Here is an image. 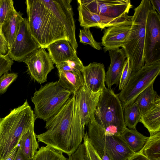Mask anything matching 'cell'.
<instances>
[{"label":"cell","instance_id":"obj_2","mask_svg":"<svg viewBox=\"0 0 160 160\" xmlns=\"http://www.w3.org/2000/svg\"><path fill=\"white\" fill-rule=\"evenodd\" d=\"M46 122L47 131L36 135L38 142H43L68 156L82 144L85 130L81 122L75 94Z\"/></svg>","mask_w":160,"mask_h":160},{"label":"cell","instance_id":"obj_13","mask_svg":"<svg viewBox=\"0 0 160 160\" xmlns=\"http://www.w3.org/2000/svg\"><path fill=\"white\" fill-rule=\"evenodd\" d=\"M32 78L40 83L47 81L48 74L54 68L45 48H40L31 53L23 62Z\"/></svg>","mask_w":160,"mask_h":160},{"label":"cell","instance_id":"obj_27","mask_svg":"<svg viewBox=\"0 0 160 160\" xmlns=\"http://www.w3.org/2000/svg\"><path fill=\"white\" fill-rule=\"evenodd\" d=\"M33 158V160H68L63 152L46 145L38 149Z\"/></svg>","mask_w":160,"mask_h":160},{"label":"cell","instance_id":"obj_36","mask_svg":"<svg viewBox=\"0 0 160 160\" xmlns=\"http://www.w3.org/2000/svg\"><path fill=\"white\" fill-rule=\"evenodd\" d=\"M14 160H33V158H27L23 154L20 148L18 146L17 153Z\"/></svg>","mask_w":160,"mask_h":160},{"label":"cell","instance_id":"obj_9","mask_svg":"<svg viewBox=\"0 0 160 160\" xmlns=\"http://www.w3.org/2000/svg\"><path fill=\"white\" fill-rule=\"evenodd\" d=\"M144 55L145 66L160 61V15L153 8L146 24Z\"/></svg>","mask_w":160,"mask_h":160},{"label":"cell","instance_id":"obj_8","mask_svg":"<svg viewBox=\"0 0 160 160\" xmlns=\"http://www.w3.org/2000/svg\"><path fill=\"white\" fill-rule=\"evenodd\" d=\"M160 72V61L152 65L144 66L132 74L124 88L118 95L123 108L133 103L138 96L154 83Z\"/></svg>","mask_w":160,"mask_h":160},{"label":"cell","instance_id":"obj_30","mask_svg":"<svg viewBox=\"0 0 160 160\" xmlns=\"http://www.w3.org/2000/svg\"><path fill=\"white\" fill-rule=\"evenodd\" d=\"M132 75V70L129 59L127 58L120 76L118 90L122 91L126 86Z\"/></svg>","mask_w":160,"mask_h":160},{"label":"cell","instance_id":"obj_16","mask_svg":"<svg viewBox=\"0 0 160 160\" xmlns=\"http://www.w3.org/2000/svg\"><path fill=\"white\" fill-rule=\"evenodd\" d=\"M131 25H119L104 28L101 43L104 52L121 47L128 35Z\"/></svg>","mask_w":160,"mask_h":160},{"label":"cell","instance_id":"obj_15","mask_svg":"<svg viewBox=\"0 0 160 160\" xmlns=\"http://www.w3.org/2000/svg\"><path fill=\"white\" fill-rule=\"evenodd\" d=\"M84 85L93 92L102 90L105 86V71L103 63L93 62L84 66L81 71Z\"/></svg>","mask_w":160,"mask_h":160},{"label":"cell","instance_id":"obj_19","mask_svg":"<svg viewBox=\"0 0 160 160\" xmlns=\"http://www.w3.org/2000/svg\"><path fill=\"white\" fill-rule=\"evenodd\" d=\"M24 18L13 5L8 12L1 27V33L7 42L9 49L19 30Z\"/></svg>","mask_w":160,"mask_h":160},{"label":"cell","instance_id":"obj_37","mask_svg":"<svg viewBox=\"0 0 160 160\" xmlns=\"http://www.w3.org/2000/svg\"><path fill=\"white\" fill-rule=\"evenodd\" d=\"M127 160H149L139 152L134 153Z\"/></svg>","mask_w":160,"mask_h":160},{"label":"cell","instance_id":"obj_11","mask_svg":"<svg viewBox=\"0 0 160 160\" xmlns=\"http://www.w3.org/2000/svg\"><path fill=\"white\" fill-rule=\"evenodd\" d=\"M92 12L111 18L128 14L132 7L129 0H78Z\"/></svg>","mask_w":160,"mask_h":160},{"label":"cell","instance_id":"obj_34","mask_svg":"<svg viewBox=\"0 0 160 160\" xmlns=\"http://www.w3.org/2000/svg\"><path fill=\"white\" fill-rule=\"evenodd\" d=\"M13 63V61L7 53L5 55L0 54V78L4 73L11 71Z\"/></svg>","mask_w":160,"mask_h":160},{"label":"cell","instance_id":"obj_24","mask_svg":"<svg viewBox=\"0 0 160 160\" xmlns=\"http://www.w3.org/2000/svg\"><path fill=\"white\" fill-rule=\"evenodd\" d=\"M139 152L149 160H160V132L150 135Z\"/></svg>","mask_w":160,"mask_h":160},{"label":"cell","instance_id":"obj_33","mask_svg":"<svg viewBox=\"0 0 160 160\" xmlns=\"http://www.w3.org/2000/svg\"><path fill=\"white\" fill-rule=\"evenodd\" d=\"M84 144L90 160H102L93 147L88 137L86 132L83 137Z\"/></svg>","mask_w":160,"mask_h":160},{"label":"cell","instance_id":"obj_23","mask_svg":"<svg viewBox=\"0 0 160 160\" xmlns=\"http://www.w3.org/2000/svg\"><path fill=\"white\" fill-rule=\"evenodd\" d=\"M34 128L31 129L25 133L18 143L22 153L28 158H33L38 149L39 148Z\"/></svg>","mask_w":160,"mask_h":160},{"label":"cell","instance_id":"obj_17","mask_svg":"<svg viewBox=\"0 0 160 160\" xmlns=\"http://www.w3.org/2000/svg\"><path fill=\"white\" fill-rule=\"evenodd\" d=\"M108 51L110 64L105 73V82L108 88H110L113 85L118 84L127 57L122 48Z\"/></svg>","mask_w":160,"mask_h":160},{"label":"cell","instance_id":"obj_31","mask_svg":"<svg viewBox=\"0 0 160 160\" xmlns=\"http://www.w3.org/2000/svg\"><path fill=\"white\" fill-rule=\"evenodd\" d=\"M18 75L14 72H7L0 78V95L4 93L9 85L17 78Z\"/></svg>","mask_w":160,"mask_h":160},{"label":"cell","instance_id":"obj_35","mask_svg":"<svg viewBox=\"0 0 160 160\" xmlns=\"http://www.w3.org/2000/svg\"><path fill=\"white\" fill-rule=\"evenodd\" d=\"M8 43L3 36L0 33V54H6L8 51Z\"/></svg>","mask_w":160,"mask_h":160},{"label":"cell","instance_id":"obj_4","mask_svg":"<svg viewBox=\"0 0 160 160\" xmlns=\"http://www.w3.org/2000/svg\"><path fill=\"white\" fill-rule=\"evenodd\" d=\"M153 8L149 0H142L134 9L129 33L121 47L129 59L132 74L144 65V49L146 24Z\"/></svg>","mask_w":160,"mask_h":160},{"label":"cell","instance_id":"obj_14","mask_svg":"<svg viewBox=\"0 0 160 160\" xmlns=\"http://www.w3.org/2000/svg\"><path fill=\"white\" fill-rule=\"evenodd\" d=\"M102 92V90L92 92L84 85L75 94L81 122L84 130L85 126L95 118V109Z\"/></svg>","mask_w":160,"mask_h":160},{"label":"cell","instance_id":"obj_20","mask_svg":"<svg viewBox=\"0 0 160 160\" xmlns=\"http://www.w3.org/2000/svg\"><path fill=\"white\" fill-rule=\"evenodd\" d=\"M139 122L148 130L150 135L160 132V97L154 104L141 117Z\"/></svg>","mask_w":160,"mask_h":160},{"label":"cell","instance_id":"obj_1","mask_svg":"<svg viewBox=\"0 0 160 160\" xmlns=\"http://www.w3.org/2000/svg\"><path fill=\"white\" fill-rule=\"evenodd\" d=\"M72 0H26L27 21L31 33L41 48L60 40H68L77 52Z\"/></svg>","mask_w":160,"mask_h":160},{"label":"cell","instance_id":"obj_39","mask_svg":"<svg viewBox=\"0 0 160 160\" xmlns=\"http://www.w3.org/2000/svg\"><path fill=\"white\" fill-rule=\"evenodd\" d=\"M18 148V146L16 147L5 160H14L17 153Z\"/></svg>","mask_w":160,"mask_h":160},{"label":"cell","instance_id":"obj_29","mask_svg":"<svg viewBox=\"0 0 160 160\" xmlns=\"http://www.w3.org/2000/svg\"><path fill=\"white\" fill-rule=\"evenodd\" d=\"M79 37L80 42L89 44L97 50L102 49L101 43L98 42L95 40L90 30V28H83L80 29Z\"/></svg>","mask_w":160,"mask_h":160},{"label":"cell","instance_id":"obj_18","mask_svg":"<svg viewBox=\"0 0 160 160\" xmlns=\"http://www.w3.org/2000/svg\"><path fill=\"white\" fill-rule=\"evenodd\" d=\"M47 48L52 62L56 66L78 57L77 52L66 40L57 41L50 44Z\"/></svg>","mask_w":160,"mask_h":160},{"label":"cell","instance_id":"obj_26","mask_svg":"<svg viewBox=\"0 0 160 160\" xmlns=\"http://www.w3.org/2000/svg\"><path fill=\"white\" fill-rule=\"evenodd\" d=\"M123 109L124 120L126 126L130 129H136V125L139 122L142 115L138 105L134 102Z\"/></svg>","mask_w":160,"mask_h":160},{"label":"cell","instance_id":"obj_41","mask_svg":"<svg viewBox=\"0 0 160 160\" xmlns=\"http://www.w3.org/2000/svg\"><path fill=\"white\" fill-rule=\"evenodd\" d=\"M1 118H0V120H1Z\"/></svg>","mask_w":160,"mask_h":160},{"label":"cell","instance_id":"obj_28","mask_svg":"<svg viewBox=\"0 0 160 160\" xmlns=\"http://www.w3.org/2000/svg\"><path fill=\"white\" fill-rule=\"evenodd\" d=\"M56 66L57 69L63 71L80 74L82 73L84 66L82 61L78 57L65 61Z\"/></svg>","mask_w":160,"mask_h":160},{"label":"cell","instance_id":"obj_40","mask_svg":"<svg viewBox=\"0 0 160 160\" xmlns=\"http://www.w3.org/2000/svg\"><path fill=\"white\" fill-rule=\"evenodd\" d=\"M84 160H90L88 155V153L87 152L86 150L85 149L84 153Z\"/></svg>","mask_w":160,"mask_h":160},{"label":"cell","instance_id":"obj_25","mask_svg":"<svg viewBox=\"0 0 160 160\" xmlns=\"http://www.w3.org/2000/svg\"><path fill=\"white\" fill-rule=\"evenodd\" d=\"M153 83H152L141 92L134 101V102L138 105L142 115L154 104L158 96L154 89Z\"/></svg>","mask_w":160,"mask_h":160},{"label":"cell","instance_id":"obj_12","mask_svg":"<svg viewBox=\"0 0 160 160\" xmlns=\"http://www.w3.org/2000/svg\"><path fill=\"white\" fill-rule=\"evenodd\" d=\"M78 21L83 28L95 27L102 30L106 28L117 25L132 24V16L128 14L116 18L100 15L91 12L77 0Z\"/></svg>","mask_w":160,"mask_h":160},{"label":"cell","instance_id":"obj_22","mask_svg":"<svg viewBox=\"0 0 160 160\" xmlns=\"http://www.w3.org/2000/svg\"><path fill=\"white\" fill-rule=\"evenodd\" d=\"M120 135L134 153L138 152L142 149L148 138L139 133L136 129H129L127 127Z\"/></svg>","mask_w":160,"mask_h":160},{"label":"cell","instance_id":"obj_5","mask_svg":"<svg viewBox=\"0 0 160 160\" xmlns=\"http://www.w3.org/2000/svg\"><path fill=\"white\" fill-rule=\"evenodd\" d=\"M88 125V137L102 160H127L134 154L120 135L107 133L95 118Z\"/></svg>","mask_w":160,"mask_h":160},{"label":"cell","instance_id":"obj_10","mask_svg":"<svg viewBox=\"0 0 160 160\" xmlns=\"http://www.w3.org/2000/svg\"><path fill=\"white\" fill-rule=\"evenodd\" d=\"M41 48L30 31L27 19L24 18L19 30L7 54L13 61L22 62L34 51Z\"/></svg>","mask_w":160,"mask_h":160},{"label":"cell","instance_id":"obj_21","mask_svg":"<svg viewBox=\"0 0 160 160\" xmlns=\"http://www.w3.org/2000/svg\"><path fill=\"white\" fill-rule=\"evenodd\" d=\"M59 79V84L63 88L75 94L84 85L82 73H75L58 69Z\"/></svg>","mask_w":160,"mask_h":160},{"label":"cell","instance_id":"obj_6","mask_svg":"<svg viewBox=\"0 0 160 160\" xmlns=\"http://www.w3.org/2000/svg\"><path fill=\"white\" fill-rule=\"evenodd\" d=\"M123 109L118 94L105 88L100 94L95 111L96 122L108 134L120 135L127 127Z\"/></svg>","mask_w":160,"mask_h":160},{"label":"cell","instance_id":"obj_7","mask_svg":"<svg viewBox=\"0 0 160 160\" xmlns=\"http://www.w3.org/2000/svg\"><path fill=\"white\" fill-rule=\"evenodd\" d=\"M72 94L61 87L58 81L41 86L31 98L35 107V119L46 121L59 111Z\"/></svg>","mask_w":160,"mask_h":160},{"label":"cell","instance_id":"obj_38","mask_svg":"<svg viewBox=\"0 0 160 160\" xmlns=\"http://www.w3.org/2000/svg\"><path fill=\"white\" fill-rule=\"evenodd\" d=\"M152 8L160 15V0H149Z\"/></svg>","mask_w":160,"mask_h":160},{"label":"cell","instance_id":"obj_3","mask_svg":"<svg viewBox=\"0 0 160 160\" xmlns=\"http://www.w3.org/2000/svg\"><path fill=\"white\" fill-rule=\"evenodd\" d=\"M33 111L26 100L0 121V160H5L22 136L34 128Z\"/></svg>","mask_w":160,"mask_h":160},{"label":"cell","instance_id":"obj_32","mask_svg":"<svg viewBox=\"0 0 160 160\" xmlns=\"http://www.w3.org/2000/svg\"><path fill=\"white\" fill-rule=\"evenodd\" d=\"M13 5V2L12 0H0V33L1 34L2 25Z\"/></svg>","mask_w":160,"mask_h":160}]
</instances>
